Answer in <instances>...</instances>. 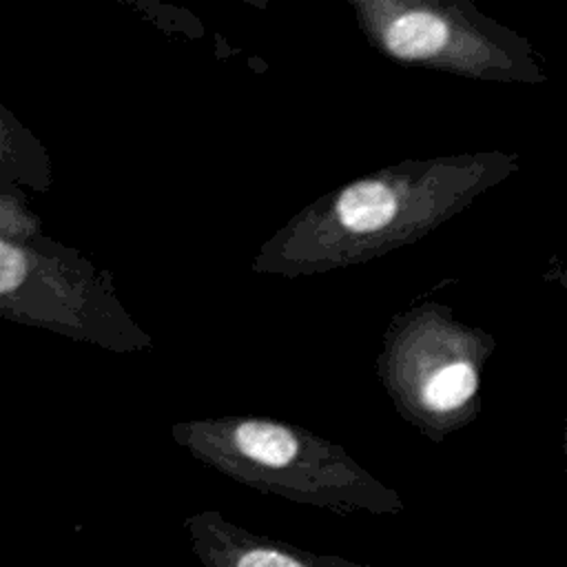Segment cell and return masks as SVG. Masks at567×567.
Masks as SVG:
<instances>
[{
	"mask_svg": "<svg viewBox=\"0 0 567 567\" xmlns=\"http://www.w3.org/2000/svg\"><path fill=\"white\" fill-rule=\"evenodd\" d=\"M186 527L193 551L204 567H377L250 534L226 523L219 514H199Z\"/></svg>",
	"mask_w": 567,
	"mask_h": 567,
	"instance_id": "6da1fadb",
	"label": "cell"
},
{
	"mask_svg": "<svg viewBox=\"0 0 567 567\" xmlns=\"http://www.w3.org/2000/svg\"><path fill=\"white\" fill-rule=\"evenodd\" d=\"M235 447L246 461L270 472H286L299 456V443L292 432L264 421L241 423L235 430Z\"/></svg>",
	"mask_w": 567,
	"mask_h": 567,
	"instance_id": "7a4b0ae2",
	"label": "cell"
},
{
	"mask_svg": "<svg viewBox=\"0 0 567 567\" xmlns=\"http://www.w3.org/2000/svg\"><path fill=\"white\" fill-rule=\"evenodd\" d=\"M385 42L396 58L419 60L436 55L450 42V27L443 18L425 11H414L396 18L388 33Z\"/></svg>",
	"mask_w": 567,
	"mask_h": 567,
	"instance_id": "3957f363",
	"label": "cell"
},
{
	"mask_svg": "<svg viewBox=\"0 0 567 567\" xmlns=\"http://www.w3.org/2000/svg\"><path fill=\"white\" fill-rule=\"evenodd\" d=\"M394 195L381 182L352 184L343 190L337 204V213L343 226L359 233L383 228L394 217Z\"/></svg>",
	"mask_w": 567,
	"mask_h": 567,
	"instance_id": "277c9868",
	"label": "cell"
},
{
	"mask_svg": "<svg viewBox=\"0 0 567 567\" xmlns=\"http://www.w3.org/2000/svg\"><path fill=\"white\" fill-rule=\"evenodd\" d=\"M478 388V370L470 359L450 361L439 368L423 388V401L434 412H454L472 401Z\"/></svg>",
	"mask_w": 567,
	"mask_h": 567,
	"instance_id": "5b68a950",
	"label": "cell"
},
{
	"mask_svg": "<svg viewBox=\"0 0 567 567\" xmlns=\"http://www.w3.org/2000/svg\"><path fill=\"white\" fill-rule=\"evenodd\" d=\"M24 257L9 244L0 246V292H11L24 279Z\"/></svg>",
	"mask_w": 567,
	"mask_h": 567,
	"instance_id": "8992f818",
	"label": "cell"
},
{
	"mask_svg": "<svg viewBox=\"0 0 567 567\" xmlns=\"http://www.w3.org/2000/svg\"><path fill=\"white\" fill-rule=\"evenodd\" d=\"M545 279L563 290H567V259H560L558 264H551L545 272Z\"/></svg>",
	"mask_w": 567,
	"mask_h": 567,
	"instance_id": "52a82bcc",
	"label": "cell"
},
{
	"mask_svg": "<svg viewBox=\"0 0 567 567\" xmlns=\"http://www.w3.org/2000/svg\"><path fill=\"white\" fill-rule=\"evenodd\" d=\"M563 452H565V465H567V419H565V427H563Z\"/></svg>",
	"mask_w": 567,
	"mask_h": 567,
	"instance_id": "ba28073f",
	"label": "cell"
}]
</instances>
